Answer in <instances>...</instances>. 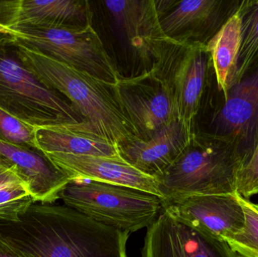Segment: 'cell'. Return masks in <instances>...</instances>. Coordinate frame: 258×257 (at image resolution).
I'll use <instances>...</instances> for the list:
<instances>
[{"mask_svg":"<svg viewBox=\"0 0 258 257\" xmlns=\"http://www.w3.org/2000/svg\"><path fill=\"white\" fill-rule=\"evenodd\" d=\"M33 196L24 184H15L0 189V221L16 223L33 204Z\"/></svg>","mask_w":258,"mask_h":257,"instance_id":"22","label":"cell"},{"mask_svg":"<svg viewBox=\"0 0 258 257\" xmlns=\"http://www.w3.org/2000/svg\"><path fill=\"white\" fill-rule=\"evenodd\" d=\"M11 43L24 67L43 85L68 98L85 123L118 149L138 140L110 84L17 41Z\"/></svg>","mask_w":258,"mask_h":257,"instance_id":"2","label":"cell"},{"mask_svg":"<svg viewBox=\"0 0 258 257\" xmlns=\"http://www.w3.org/2000/svg\"><path fill=\"white\" fill-rule=\"evenodd\" d=\"M236 193L189 196L164 204L163 209L183 221L226 241L245 227V213Z\"/></svg>","mask_w":258,"mask_h":257,"instance_id":"13","label":"cell"},{"mask_svg":"<svg viewBox=\"0 0 258 257\" xmlns=\"http://www.w3.org/2000/svg\"><path fill=\"white\" fill-rule=\"evenodd\" d=\"M201 111L203 121L194 132L233 145L242 167L258 143V60L224 95L218 90L212 71Z\"/></svg>","mask_w":258,"mask_h":257,"instance_id":"4","label":"cell"},{"mask_svg":"<svg viewBox=\"0 0 258 257\" xmlns=\"http://www.w3.org/2000/svg\"><path fill=\"white\" fill-rule=\"evenodd\" d=\"M92 22V12L87 1L20 0L16 18L11 27H85Z\"/></svg>","mask_w":258,"mask_h":257,"instance_id":"18","label":"cell"},{"mask_svg":"<svg viewBox=\"0 0 258 257\" xmlns=\"http://www.w3.org/2000/svg\"><path fill=\"white\" fill-rule=\"evenodd\" d=\"M45 155L69 174L74 181L86 180L123 186L161 197L157 181L137 170L122 158L58 153Z\"/></svg>","mask_w":258,"mask_h":257,"instance_id":"15","label":"cell"},{"mask_svg":"<svg viewBox=\"0 0 258 257\" xmlns=\"http://www.w3.org/2000/svg\"><path fill=\"white\" fill-rule=\"evenodd\" d=\"M237 12L241 20V42L235 81L258 60V0L241 1Z\"/></svg>","mask_w":258,"mask_h":257,"instance_id":"20","label":"cell"},{"mask_svg":"<svg viewBox=\"0 0 258 257\" xmlns=\"http://www.w3.org/2000/svg\"><path fill=\"white\" fill-rule=\"evenodd\" d=\"M241 0H155L166 39L183 45H207L239 9Z\"/></svg>","mask_w":258,"mask_h":257,"instance_id":"10","label":"cell"},{"mask_svg":"<svg viewBox=\"0 0 258 257\" xmlns=\"http://www.w3.org/2000/svg\"><path fill=\"white\" fill-rule=\"evenodd\" d=\"M150 69L169 87L178 120L194 131L213 71L207 45H183L168 41L159 60Z\"/></svg>","mask_w":258,"mask_h":257,"instance_id":"8","label":"cell"},{"mask_svg":"<svg viewBox=\"0 0 258 257\" xmlns=\"http://www.w3.org/2000/svg\"><path fill=\"white\" fill-rule=\"evenodd\" d=\"M236 191L247 199L258 194V143L248 161L239 169Z\"/></svg>","mask_w":258,"mask_h":257,"instance_id":"24","label":"cell"},{"mask_svg":"<svg viewBox=\"0 0 258 257\" xmlns=\"http://www.w3.org/2000/svg\"><path fill=\"white\" fill-rule=\"evenodd\" d=\"M104 4L131 51L144 63H156L168 40L161 29L155 0H110Z\"/></svg>","mask_w":258,"mask_h":257,"instance_id":"12","label":"cell"},{"mask_svg":"<svg viewBox=\"0 0 258 257\" xmlns=\"http://www.w3.org/2000/svg\"><path fill=\"white\" fill-rule=\"evenodd\" d=\"M36 145L44 155L58 153L121 158L117 146L94 132L85 122L36 128Z\"/></svg>","mask_w":258,"mask_h":257,"instance_id":"17","label":"cell"},{"mask_svg":"<svg viewBox=\"0 0 258 257\" xmlns=\"http://www.w3.org/2000/svg\"><path fill=\"white\" fill-rule=\"evenodd\" d=\"M0 155L13 164L36 203L51 205L74 178L38 149L0 140Z\"/></svg>","mask_w":258,"mask_h":257,"instance_id":"16","label":"cell"},{"mask_svg":"<svg viewBox=\"0 0 258 257\" xmlns=\"http://www.w3.org/2000/svg\"><path fill=\"white\" fill-rule=\"evenodd\" d=\"M12 36L0 35V108L35 128L85 122L71 103L24 67L11 43Z\"/></svg>","mask_w":258,"mask_h":257,"instance_id":"5","label":"cell"},{"mask_svg":"<svg viewBox=\"0 0 258 257\" xmlns=\"http://www.w3.org/2000/svg\"><path fill=\"white\" fill-rule=\"evenodd\" d=\"M111 89L140 140L151 138L178 120L171 90L153 69L137 76L120 77Z\"/></svg>","mask_w":258,"mask_h":257,"instance_id":"9","label":"cell"},{"mask_svg":"<svg viewBox=\"0 0 258 257\" xmlns=\"http://www.w3.org/2000/svg\"><path fill=\"white\" fill-rule=\"evenodd\" d=\"M0 257H30L12 245L0 232Z\"/></svg>","mask_w":258,"mask_h":257,"instance_id":"27","label":"cell"},{"mask_svg":"<svg viewBox=\"0 0 258 257\" xmlns=\"http://www.w3.org/2000/svg\"><path fill=\"white\" fill-rule=\"evenodd\" d=\"M15 184L25 183L21 179L16 167L0 155V189Z\"/></svg>","mask_w":258,"mask_h":257,"instance_id":"25","label":"cell"},{"mask_svg":"<svg viewBox=\"0 0 258 257\" xmlns=\"http://www.w3.org/2000/svg\"><path fill=\"white\" fill-rule=\"evenodd\" d=\"M142 257H241L225 241L162 210L147 228Z\"/></svg>","mask_w":258,"mask_h":257,"instance_id":"11","label":"cell"},{"mask_svg":"<svg viewBox=\"0 0 258 257\" xmlns=\"http://www.w3.org/2000/svg\"><path fill=\"white\" fill-rule=\"evenodd\" d=\"M242 161L233 145L192 133L187 146L157 180L165 203L197 195H234Z\"/></svg>","mask_w":258,"mask_h":257,"instance_id":"3","label":"cell"},{"mask_svg":"<svg viewBox=\"0 0 258 257\" xmlns=\"http://www.w3.org/2000/svg\"><path fill=\"white\" fill-rule=\"evenodd\" d=\"M36 128L0 108V140L29 149H37Z\"/></svg>","mask_w":258,"mask_h":257,"instance_id":"23","label":"cell"},{"mask_svg":"<svg viewBox=\"0 0 258 257\" xmlns=\"http://www.w3.org/2000/svg\"><path fill=\"white\" fill-rule=\"evenodd\" d=\"M0 35H7V36H15V33L12 30L6 26L0 24Z\"/></svg>","mask_w":258,"mask_h":257,"instance_id":"28","label":"cell"},{"mask_svg":"<svg viewBox=\"0 0 258 257\" xmlns=\"http://www.w3.org/2000/svg\"><path fill=\"white\" fill-rule=\"evenodd\" d=\"M66 206L122 232L148 228L164 208L162 197L123 186L74 180L60 193Z\"/></svg>","mask_w":258,"mask_h":257,"instance_id":"6","label":"cell"},{"mask_svg":"<svg viewBox=\"0 0 258 257\" xmlns=\"http://www.w3.org/2000/svg\"><path fill=\"white\" fill-rule=\"evenodd\" d=\"M236 196L245 213V227L225 241L241 257H258V204Z\"/></svg>","mask_w":258,"mask_h":257,"instance_id":"21","label":"cell"},{"mask_svg":"<svg viewBox=\"0 0 258 257\" xmlns=\"http://www.w3.org/2000/svg\"><path fill=\"white\" fill-rule=\"evenodd\" d=\"M240 42L241 20L236 11L207 45L217 86L224 95L236 79Z\"/></svg>","mask_w":258,"mask_h":257,"instance_id":"19","label":"cell"},{"mask_svg":"<svg viewBox=\"0 0 258 257\" xmlns=\"http://www.w3.org/2000/svg\"><path fill=\"white\" fill-rule=\"evenodd\" d=\"M194 128L179 120L147 140H135L119 148L121 158L157 181L174 162L190 140Z\"/></svg>","mask_w":258,"mask_h":257,"instance_id":"14","label":"cell"},{"mask_svg":"<svg viewBox=\"0 0 258 257\" xmlns=\"http://www.w3.org/2000/svg\"><path fill=\"white\" fill-rule=\"evenodd\" d=\"M20 0L0 1V24L10 28L16 18Z\"/></svg>","mask_w":258,"mask_h":257,"instance_id":"26","label":"cell"},{"mask_svg":"<svg viewBox=\"0 0 258 257\" xmlns=\"http://www.w3.org/2000/svg\"><path fill=\"white\" fill-rule=\"evenodd\" d=\"M0 232L30 257H127L130 235L66 205L37 203L16 223L0 221Z\"/></svg>","mask_w":258,"mask_h":257,"instance_id":"1","label":"cell"},{"mask_svg":"<svg viewBox=\"0 0 258 257\" xmlns=\"http://www.w3.org/2000/svg\"><path fill=\"white\" fill-rule=\"evenodd\" d=\"M26 46L70 65L105 84L114 85L120 75L101 38L91 25L85 27H11Z\"/></svg>","mask_w":258,"mask_h":257,"instance_id":"7","label":"cell"}]
</instances>
